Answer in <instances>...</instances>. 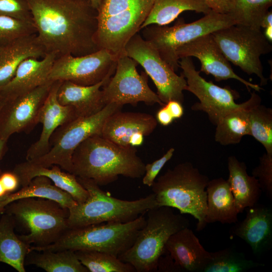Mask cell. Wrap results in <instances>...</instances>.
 <instances>
[{
    "label": "cell",
    "mask_w": 272,
    "mask_h": 272,
    "mask_svg": "<svg viewBox=\"0 0 272 272\" xmlns=\"http://www.w3.org/2000/svg\"><path fill=\"white\" fill-rule=\"evenodd\" d=\"M211 10L219 14H229L235 0H202Z\"/></svg>",
    "instance_id": "41"
},
{
    "label": "cell",
    "mask_w": 272,
    "mask_h": 272,
    "mask_svg": "<svg viewBox=\"0 0 272 272\" xmlns=\"http://www.w3.org/2000/svg\"><path fill=\"white\" fill-rule=\"evenodd\" d=\"M36 35L46 53L87 55L96 41L97 11L89 0H27Z\"/></svg>",
    "instance_id": "1"
},
{
    "label": "cell",
    "mask_w": 272,
    "mask_h": 272,
    "mask_svg": "<svg viewBox=\"0 0 272 272\" xmlns=\"http://www.w3.org/2000/svg\"><path fill=\"white\" fill-rule=\"evenodd\" d=\"M8 192L6 191L2 181L0 180V197L4 196Z\"/></svg>",
    "instance_id": "49"
},
{
    "label": "cell",
    "mask_w": 272,
    "mask_h": 272,
    "mask_svg": "<svg viewBox=\"0 0 272 272\" xmlns=\"http://www.w3.org/2000/svg\"><path fill=\"white\" fill-rule=\"evenodd\" d=\"M158 122L152 115L143 112L117 111L105 121L101 132L104 138L123 147H129L131 137L137 133L145 137L155 129Z\"/></svg>",
    "instance_id": "22"
},
{
    "label": "cell",
    "mask_w": 272,
    "mask_h": 272,
    "mask_svg": "<svg viewBox=\"0 0 272 272\" xmlns=\"http://www.w3.org/2000/svg\"><path fill=\"white\" fill-rule=\"evenodd\" d=\"M187 11L206 14L211 10L202 0H155L141 30L151 25H167Z\"/></svg>",
    "instance_id": "31"
},
{
    "label": "cell",
    "mask_w": 272,
    "mask_h": 272,
    "mask_svg": "<svg viewBox=\"0 0 272 272\" xmlns=\"http://www.w3.org/2000/svg\"><path fill=\"white\" fill-rule=\"evenodd\" d=\"M179 60V67L187 83L186 91L194 94L199 102L194 104L191 109L206 112L210 121L216 125L219 119L235 110L251 108L261 103L260 96L255 92L246 101L237 104L235 100L237 93L229 87L222 88L212 82L207 81L196 70L190 57H182Z\"/></svg>",
    "instance_id": "12"
},
{
    "label": "cell",
    "mask_w": 272,
    "mask_h": 272,
    "mask_svg": "<svg viewBox=\"0 0 272 272\" xmlns=\"http://www.w3.org/2000/svg\"><path fill=\"white\" fill-rule=\"evenodd\" d=\"M227 59L248 75H255L261 86L267 84L260 59L272 50V46L261 29L234 24L212 33Z\"/></svg>",
    "instance_id": "11"
},
{
    "label": "cell",
    "mask_w": 272,
    "mask_h": 272,
    "mask_svg": "<svg viewBox=\"0 0 272 272\" xmlns=\"http://www.w3.org/2000/svg\"><path fill=\"white\" fill-rule=\"evenodd\" d=\"M229 177L227 181L233 195L238 214L247 208L256 204L261 194L259 182L253 176H249L246 164L235 156L228 159Z\"/></svg>",
    "instance_id": "27"
},
{
    "label": "cell",
    "mask_w": 272,
    "mask_h": 272,
    "mask_svg": "<svg viewBox=\"0 0 272 272\" xmlns=\"http://www.w3.org/2000/svg\"><path fill=\"white\" fill-rule=\"evenodd\" d=\"M92 7L97 11L100 8L104 0H89Z\"/></svg>",
    "instance_id": "48"
},
{
    "label": "cell",
    "mask_w": 272,
    "mask_h": 272,
    "mask_svg": "<svg viewBox=\"0 0 272 272\" xmlns=\"http://www.w3.org/2000/svg\"><path fill=\"white\" fill-rule=\"evenodd\" d=\"M4 212L27 230L19 236L30 246H44L55 242L69 228V209L51 199L25 198L5 207Z\"/></svg>",
    "instance_id": "8"
},
{
    "label": "cell",
    "mask_w": 272,
    "mask_h": 272,
    "mask_svg": "<svg viewBox=\"0 0 272 272\" xmlns=\"http://www.w3.org/2000/svg\"><path fill=\"white\" fill-rule=\"evenodd\" d=\"M123 106L111 103L98 112L86 117H79L58 127L50 140L48 152L32 162L46 167L57 165L72 173V156L76 149L87 138L101 135L106 119L114 113L121 110Z\"/></svg>",
    "instance_id": "10"
},
{
    "label": "cell",
    "mask_w": 272,
    "mask_h": 272,
    "mask_svg": "<svg viewBox=\"0 0 272 272\" xmlns=\"http://www.w3.org/2000/svg\"><path fill=\"white\" fill-rule=\"evenodd\" d=\"M179 59L185 57H195L201 64L200 70L213 76L216 81L235 79L248 89L259 92L262 89L238 76L231 66L211 34L200 36L180 47L176 52Z\"/></svg>",
    "instance_id": "17"
},
{
    "label": "cell",
    "mask_w": 272,
    "mask_h": 272,
    "mask_svg": "<svg viewBox=\"0 0 272 272\" xmlns=\"http://www.w3.org/2000/svg\"><path fill=\"white\" fill-rule=\"evenodd\" d=\"M253 107L235 110L221 117L216 124V142L224 146L234 145L250 135L249 110Z\"/></svg>",
    "instance_id": "32"
},
{
    "label": "cell",
    "mask_w": 272,
    "mask_h": 272,
    "mask_svg": "<svg viewBox=\"0 0 272 272\" xmlns=\"http://www.w3.org/2000/svg\"><path fill=\"white\" fill-rule=\"evenodd\" d=\"M0 180L7 192L14 191L20 184L18 177L13 172L2 173L0 176Z\"/></svg>",
    "instance_id": "42"
},
{
    "label": "cell",
    "mask_w": 272,
    "mask_h": 272,
    "mask_svg": "<svg viewBox=\"0 0 272 272\" xmlns=\"http://www.w3.org/2000/svg\"><path fill=\"white\" fill-rule=\"evenodd\" d=\"M61 82L54 81L40 110L38 122L42 123V129L38 140L27 151V161L35 159L48 152L50 140L55 130L78 117L72 107L62 105L57 100V91Z\"/></svg>",
    "instance_id": "18"
},
{
    "label": "cell",
    "mask_w": 272,
    "mask_h": 272,
    "mask_svg": "<svg viewBox=\"0 0 272 272\" xmlns=\"http://www.w3.org/2000/svg\"><path fill=\"white\" fill-rule=\"evenodd\" d=\"M89 193L83 202L69 209V228L85 227L107 222L126 223L158 207L152 192L134 200H123L102 190L92 179L77 177Z\"/></svg>",
    "instance_id": "5"
},
{
    "label": "cell",
    "mask_w": 272,
    "mask_h": 272,
    "mask_svg": "<svg viewBox=\"0 0 272 272\" xmlns=\"http://www.w3.org/2000/svg\"><path fill=\"white\" fill-rule=\"evenodd\" d=\"M179 271L203 272L211 261V252L200 244L193 231L186 227L171 235L165 245Z\"/></svg>",
    "instance_id": "19"
},
{
    "label": "cell",
    "mask_w": 272,
    "mask_h": 272,
    "mask_svg": "<svg viewBox=\"0 0 272 272\" xmlns=\"http://www.w3.org/2000/svg\"><path fill=\"white\" fill-rule=\"evenodd\" d=\"M124 54L134 60L145 70L157 89V95L164 104L170 100L182 103L183 91L187 83L182 74L175 72L160 56L157 50L140 34L133 35L125 45Z\"/></svg>",
    "instance_id": "13"
},
{
    "label": "cell",
    "mask_w": 272,
    "mask_h": 272,
    "mask_svg": "<svg viewBox=\"0 0 272 272\" xmlns=\"http://www.w3.org/2000/svg\"><path fill=\"white\" fill-rule=\"evenodd\" d=\"M155 0H104L97 11L96 41L118 57L125 45L141 30Z\"/></svg>",
    "instance_id": "7"
},
{
    "label": "cell",
    "mask_w": 272,
    "mask_h": 272,
    "mask_svg": "<svg viewBox=\"0 0 272 272\" xmlns=\"http://www.w3.org/2000/svg\"><path fill=\"white\" fill-rule=\"evenodd\" d=\"M15 224L12 216L8 213L0 219V262L18 272H25V260L31 251V246L15 234Z\"/></svg>",
    "instance_id": "28"
},
{
    "label": "cell",
    "mask_w": 272,
    "mask_h": 272,
    "mask_svg": "<svg viewBox=\"0 0 272 272\" xmlns=\"http://www.w3.org/2000/svg\"><path fill=\"white\" fill-rule=\"evenodd\" d=\"M246 209L245 218L232 228L233 233L244 240L254 254L259 255L271 246L272 211L258 203Z\"/></svg>",
    "instance_id": "20"
},
{
    "label": "cell",
    "mask_w": 272,
    "mask_h": 272,
    "mask_svg": "<svg viewBox=\"0 0 272 272\" xmlns=\"http://www.w3.org/2000/svg\"><path fill=\"white\" fill-rule=\"evenodd\" d=\"M146 222L144 215L126 223L107 222L68 229L55 242L44 246H31V250L96 251L116 257L133 244Z\"/></svg>",
    "instance_id": "4"
},
{
    "label": "cell",
    "mask_w": 272,
    "mask_h": 272,
    "mask_svg": "<svg viewBox=\"0 0 272 272\" xmlns=\"http://www.w3.org/2000/svg\"><path fill=\"white\" fill-rule=\"evenodd\" d=\"M263 34L267 40L270 42L272 41V26L264 28Z\"/></svg>",
    "instance_id": "47"
},
{
    "label": "cell",
    "mask_w": 272,
    "mask_h": 272,
    "mask_svg": "<svg viewBox=\"0 0 272 272\" xmlns=\"http://www.w3.org/2000/svg\"><path fill=\"white\" fill-rule=\"evenodd\" d=\"M110 78L90 86L61 81L57 91V100L62 105L72 107L78 117L93 115L105 106L101 88Z\"/></svg>",
    "instance_id": "24"
},
{
    "label": "cell",
    "mask_w": 272,
    "mask_h": 272,
    "mask_svg": "<svg viewBox=\"0 0 272 272\" xmlns=\"http://www.w3.org/2000/svg\"><path fill=\"white\" fill-rule=\"evenodd\" d=\"M139 64L125 54L117 57L114 76L102 86L103 101L105 105L114 103L123 106H136L140 102L147 105L162 102L157 94L148 84V76L145 72L139 74L137 70Z\"/></svg>",
    "instance_id": "14"
},
{
    "label": "cell",
    "mask_w": 272,
    "mask_h": 272,
    "mask_svg": "<svg viewBox=\"0 0 272 272\" xmlns=\"http://www.w3.org/2000/svg\"><path fill=\"white\" fill-rule=\"evenodd\" d=\"M72 165V174L92 179L99 186L111 183L120 175L140 178L145 172V164L135 147L121 146L100 135L80 144L73 154Z\"/></svg>",
    "instance_id": "2"
},
{
    "label": "cell",
    "mask_w": 272,
    "mask_h": 272,
    "mask_svg": "<svg viewBox=\"0 0 272 272\" xmlns=\"http://www.w3.org/2000/svg\"><path fill=\"white\" fill-rule=\"evenodd\" d=\"M34 34L36 30L33 22L0 15V48Z\"/></svg>",
    "instance_id": "37"
},
{
    "label": "cell",
    "mask_w": 272,
    "mask_h": 272,
    "mask_svg": "<svg viewBox=\"0 0 272 272\" xmlns=\"http://www.w3.org/2000/svg\"><path fill=\"white\" fill-rule=\"evenodd\" d=\"M271 26H272V11H268L262 19L260 27L265 28Z\"/></svg>",
    "instance_id": "45"
},
{
    "label": "cell",
    "mask_w": 272,
    "mask_h": 272,
    "mask_svg": "<svg viewBox=\"0 0 272 272\" xmlns=\"http://www.w3.org/2000/svg\"><path fill=\"white\" fill-rule=\"evenodd\" d=\"M258 180L261 191L270 199L272 198V154L264 153L259 158V163L252 172Z\"/></svg>",
    "instance_id": "38"
},
{
    "label": "cell",
    "mask_w": 272,
    "mask_h": 272,
    "mask_svg": "<svg viewBox=\"0 0 272 272\" xmlns=\"http://www.w3.org/2000/svg\"><path fill=\"white\" fill-rule=\"evenodd\" d=\"M250 135L272 154V109L259 104L249 110Z\"/></svg>",
    "instance_id": "36"
},
{
    "label": "cell",
    "mask_w": 272,
    "mask_h": 272,
    "mask_svg": "<svg viewBox=\"0 0 272 272\" xmlns=\"http://www.w3.org/2000/svg\"><path fill=\"white\" fill-rule=\"evenodd\" d=\"M165 105L174 119L182 116L184 111L181 103L176 100H170Z\"/></svg>",
    "instance_id": "44"
},
{
    "label": "cell",
    "mask_w": 272,
    "mask_h": 272,
    "mask_svg": "<svg viewBox=\"0 0 272 272\" xmlns=\"http://www.w3.org/2000/svg\"><path fill=\"white\" fill-rule=\"evenodd\" d=\"M207 211V224L220 222L236 223L238 213L233 195L227 181L222 177L209 180L206 188Z\"/></svg>",
    "instance_id": "26"
},
{
    "label": "cell",
    "mask_w": 272,
    "mask_h": 272,
    "mask_svg": "<svg viewBox=\"0 0 272 272\" xmlns=\"http://www.w3.org/2000/svg\"><path fill=\"white\" fill-rule=\"evenodd\" d=\"M234 24L229 15L211 10L199 20L190 23H186L183 18H180L173 26L151 25L141 30L143 38L175 72L179 67L176 52L180 47L200 36Z\"/></svg>",
    "instance_id": "9"
},
{
    "label": "cell",
    "mask_w": 272,
    "mask_h": 272,
    "mask_svg": "<svg viewBox=\"0 0 272 272\" xmlns=\"http://www.w3.org/2000/svg\"><path fill=\"white\" fill-rule=\"evenodd\" d=\"M57 57L48 53L41 58L29 57L18 66L11 81L0 90V96L6 100L27 93L48 82L52 66Z\"/></svg>",
    "instance_id": "21"
},
{
    "label": "cell",
    "mask_w": 272,
    "mask_h": 272,
    "mask_svg": "<svg viewBox=\"0 0 272 272\" xmlns=\"http://www.w3.org/2000/svg\"></svg>",
    "instance_id": "52"
},
{
    "label": "cell",
    "mask_w": 272,
    "mask_h": 272,
    "mask_svg": "<svg viewBox=\"0 0 272 272\" xmlns=\"http://www.w3.org/2000/svg\"><path fill=\"white\" fill-rule=\"evenodd\" d=\"M117 58L105 49L82 56L61 55L54 61L48 79L68 81L83 86L94 85L111 77Z\"/></svg>",
    "instance_id": "15"
},
{
    "label": "cell",
    "mask_w": 272,
    "mask_h": 272,
    "mask_svg": "<svg viewBox=\"0 0 272 272\" xmlns=\"http://www.w3.org/2000/svg\"><path fill=\"white\" fill-rule=\"evenodd\" d=\"M0 15L33 22L27 0H0Z\"/></svg>",
    "instance_id": "39"
},
{
    "label": "cell",
    "mask_w": 272,
    "mask_h": 272,
    "mask_svg": "<svg viewBox=\"0 0 272 272\" xmlns=\"http://www.w3.org/2000/svg\"><path fill=\"white\" fill-rule=\"evenodd\" d=\"M46 52L36 34L21 38L0 48V90L14 77L16 71L25 59L29 57L41 58Z\"/></svg>",
    "instance_id": "25"
},
{
    "label": "cell",
    "mask_w": 272,
    "mask_h": 272,
    "mask_svg": "<svg viewBox=\"0 0 272 272\" xmlns=\"http://www.w3.org/2000/svg\"><path fill=\"white\" fill-rule=\"evenodd\" d=\"M29 197L53 200L68 209L78 203L70 194L56 186L49 178L40 176L33 178L17 192L8 193L6 197L0 201V214L4 213L5 207L10 203Z\"/></svg>",
    "instance_id": "29"
},
{
    "label": "cell",
    "mask_w": 272,
    "mask_h": 272,
    "mask_svg": "<svg viewBox=\"0 0 272 272\" xmlns=\"http://www.w3.org/2000/svg\"><path fill=\"white\" fill-rule=\"evenodd\" d=\"M53 81L32 91L6 100L0 111V138L8 141L14 133L31 131L38 123L40 110Z\"/></svg>",
    "instance_id": "16"
},
{
    "label": "cell",
    "mask_w": 272,
    "mask_h": 272,
    "mask_svg": "<svg viewBox=\"0 0 272 272\" xmlns=\"http://www.w3.org/2000/svg\"><path fill=\"white\" fill-rule=\"evenodd\" d=\"M75 252L89 272H135L130 264L106 253L90 250H79Z\"/></svg>",
    "instance_id": "35"
},
{
    "label": "cell",
    "mask_w": 272,
    "mask_h": 272,
    "mask_svg": "<svg viewBox=\"0 0 272 272\" xmlns=\"http://www.w3.org/2000/svg\"><path fill=\"white\" fill-rule=\"evenodd\" d=\"M271 5L272 0H235L228 15L235 24L261 29L262 19Z\"/></svg>",
    "instance_id": "34"
},
{
    "label": "cell",
    "mask_w": 272,
    "mask_h": 272,
    "mask_svg": "<svg viewBox=\"0 0 272 272\" xmlns=\"http://www.w3.org/2000/svg\"><path fill=\"white\" fill-rule=\"evenodd\" d=\"M8 193H9V192H8L7 194L4 195V196L0 197V201L3 200V199H4L6 197V196L8 195Z\"/></svg>",
    "instance_id": "51"
},
{
    "label": "cell",
    "mask_w": 272,
    "mask_h": 272,
    "mask_svg": "<svg viewBox=\"0 0 272 272\" xmlns=\"http://www.w3.org/2000/svg\"><path fill=\"white\" fill-rule=\"evenodd\" d=\"M173 208L156 207L147 212L146 222L132 246L118 258L130 264L136 272L157 271L160 257L166 253L170 237L189 226V221Z\"/></svg>",
    "instance_id": "6"
},
{
    "label": "cell",
    "mask_w": 272,
    "mask_h": 272,
    "mask_svg": "<svg viewBox=\"0 0 272 272\" xmlns=\"http://www.w3.org/2000/svg\"><path fill=\"white\" fill-rule=\"evenodd\" d=\"M13 172L18 177L22 186L27 185L35 177L42 176L70 194L78 203L84 202L89 196L88 192L78 181L77 176L61 171L57 165L46 167L26 160L16 165Z\"/></svg>",
    "instance_id": "23"
},
{
    "label": "cell",
    "mask_w": 272,
    "mask_h": 272,
    "mask_svg": "<svg viewBox=\"0 0 272 272\" xmlns=\"http://www.w3.org/2000/svg\"><path fill=\"white\" fill-rule=\"evenodd\" d=\"M174 151V148H171L159 159L145 164V172L142 179L144 185L151 187L160 170L173 157Z\"/></svg>",
    "instance_id": "40"
},
{
    "label": "cell",
    "mask_w": 272,
    "mask_h": 272,
    "mask_svg": "<svg viewBox=\"0 0 272 272\" xmlns=\"http://www.w3.org/2000/svg\"><path fill=\"white\" fill-rule=\"evenodd\" d=\"M209 179L189 162L179 163L159 176L151 186L158 207L178 210L197 220L196 230L207 226L206 188Z\"/></svg>",
    "instance_id": "3"
},
{
    "label": "cell",
    "mask_w": 272,
    "mask_h": 272,
    "mask_svg": "<svg viewBox=\"0 0 272 272\" xmlns=\"http://www.w3.org/2000/svg\"><path fill=\"white\" fill-rule=\"evenodd\" d=\"M7 142V141L0 138V161L6 152Z\"/></svg>",
    "instance_id": "46"
},
{
    "label": "cell",
    "mask_w": 272,
    "mask_h": 272,
    "mask_svg": "<svg viewBox=\"0 0 272 272\" xmlns=\"http://www.w3.org/2000/svg\"><path fill=\"white\" fill-rule=\"evenodd\" d=\"M25 264H33L47 272H89L78 258L75 251L31 250Z\"/></svg>",
    "instance_id": "30"
},
{
    "label": "cell",
    "mask_w": 272,
    "mask_h": 272,
    "mask_svg": "<svg viewBox=\"0 0 272 272\" xmlns=\"http://www.w3.org/2000/svg\"><path fill=\"white\" fill-rule=\"evenodd\" d=\"M156 119L163 126L170 125L174 120L165 104L157 112Z\"/></svg>",
    "instance_id": "43"
},
{
    "label": "cell",
    "mask_w": 272,
    "mask_h": 272,
    "mask_svg": "<svg viewBox=\"0 0 272 272\" xmlns=\"http://www.w3.org/2000/svg\"><path fill=\"white\" fill-rule=\"evenodd\" d=\"M6 99L2 96H0V111L5 103Z\"/></svg>",
    "instance_id": "50"
},
{
    "label": "cell",
    "mask_w": 272,
    "mask_h": 272,
    "mask_svg": "<svg viewBox=\"0 0 272 272\" xmlns=\"http://www.w3.org/2000/svg\"><path fill=\"white\" fill-rule=\"evenodd\" d=\"M211 255L212 259L203 272H243L264 265L231 247L211 252Z\"/></svg>",
    "instance_id": "33"
}]
</instances>
